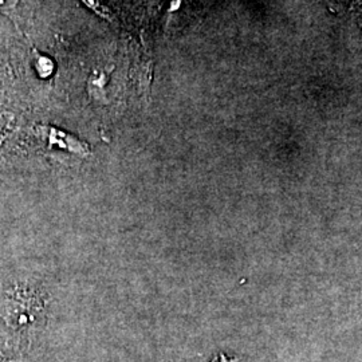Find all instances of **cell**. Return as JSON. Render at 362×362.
I'll return each instance as SVG.
<instances>
[{
    "label": "cell",
    "instance_id": "6da1fadb",
    "mask_svg": "<svg viewBox=\"0 0 362 362\" xmlns=\"http://www.w3.org/2000/svg\"><path fill=\"white\" fill-rule=\"evenodd\" d=\"M16 3V0H0V8H8L13 7Z\"/></svg>",
    "mask_w": 362,
    "mask_h": 362
},
{
    "label": "cell",
    "instance_id": "3957f363",
    "mask_svg": "<svg viewBox=\"0 0 362 362\" xmlns=\"http://www.w3.org/2000/svg\"><path fill=\"white\" fill-rule=\"evenodd\" d=\"M216 362H218V361H216ZM219 362H235V361H231V360H227V358H226V357H221V358H220Z\"/></svg>",
    "mask_w": 362,
    "mask_h": 362
},
{
    "label": "cell",
    "instance_id": "7a4b0ae2",
    "mask_svg": "<svg viewBox=\"0 0 362 362\" xmlns=\"http://www.w3.org/2000/svg\"><path fill=\"white\" fill-rule=\"evenodd\" d=\"M0 362H16V361H13V360H10V358H3V357H0Z\"/></svg>",
    "mask_w": 362,
    "mask_h": 362
}]
</instances>
